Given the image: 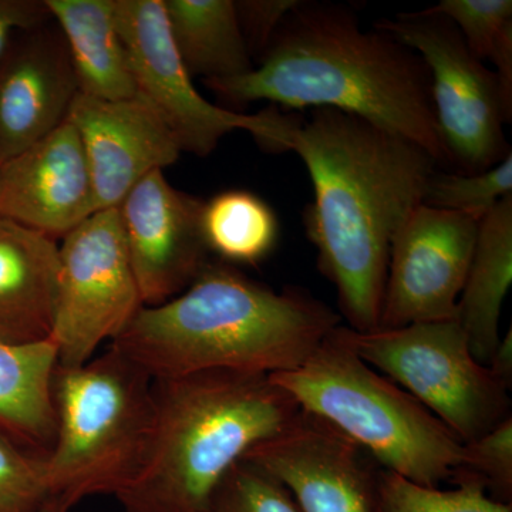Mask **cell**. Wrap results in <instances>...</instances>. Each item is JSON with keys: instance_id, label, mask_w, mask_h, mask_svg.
<instances>
[{"instance_id": "1", "label": "cell", "mask_w": 512, "mask_h": 512, "mask_svg": "<svg viewBox=\"0 0 512 512\" xmlns=\"http://www.w3.org/2000/svg\"><path fill=\"white\" fill-rule=\"evenodd\" d=\"M282 151H295L311 175L303 225L348 328L379 329L390 244L439 163L413 141L333 109L295 117Z\"/></svg>"}, {"instance_id": "2", "label": "cell", "mask_w": 512, "mask_h": 512, "mask_svg": "<svg viewBox=\"0 0 512 512\" xmlns=\"http://www.w3.org/2000/svg\"><path fill=\"white\" fill-rule=\"evenodd\" d=\"M204 84L232 104L271 101L291 110L352 114L450 167L426 63L384 30L360 28L342 6L303 0L251 72Z\"/></svg>"}, {"instance_id": "3", "label": "cell", "mask_w": 512, "mask_h": 512, "mask_svg": "<svg viewBox=\"0 0 512 512\" xmlns=\"http://www.w3.org/2000/svg\"><path fill=\"white\" fill-rule=\"evenodd\" d=\"M342 316L311 293L276 292L225 262H208L183 293L143 306L111 342L153 379L205 372H291Z\"/></svg>"}, {"instance_id": "4", "label": "cell", "mask_w": 512, "mask_h": 512, "mask_svg": "<svg viewBox=\"0 0 512 512\" xmlns=\"http://www.w3.org/2000/svg\"><path fill=\"white\" fill-rule=\"evenodd\" d=\"M153 436L117 500L124 512H204L229 468L302 412L269 375L205 370L154 379Z\"/></svg>"}, {"instance_id": "5", "label": "cell", "mask_w": 512, "mask_h": 512, "mask_svg": "<svg viewBox=\"0 0 512 512\" xmlns=\"http://www.w3.org/2000/svg\"><path fill=\"white\" fill-rule=\"evenodd\" d=\"M338 328L298 369L269 375L272 382L384 470L423 487L451 483L463 441L412 394L360 359Z\"/></svg>"}, {"instance_id": "6", "label": "cell", "mask_w": 512, "mask_h": 512, "mask_svg": "<svg viewBox=\"0 0 512 512\" xmlns=\"http://www.w3.org/2000/svg\"><path fill=\"white\" fill-rule=\"evenodd\" d=\"M53 402L56 439L45 458L49 500L72 510L92 495L123 493L153 436V377L110 346L82 366H57Z\"/></svg>"}, {"instance_id": "7", "label": "cell", "mask_w": 512, "mask_h": 512, "mask_svg": "<svg viewBox=\"0 0 512 512\" xmlns=\"http://www.w3.org/2000/svg\"><path fill=\"white\" fill-rule=\"evenodd\" d=\"M340 338L399 384L463 441L477 440L511 414L510 389L471 352L457 319L357 332Z\"/></svg>"}, {"instance_id": "8", "label": "cell", "mask_w": 512, "mask_h": 512, "mask_svg": "<svg viewBox=\"0 0 512 512\" xmlns=\"http://www.w3.org/2000/svg\"><path fill=\"white\" fill-rule=\"evenodd\" d=\"M376 28L426 63L450 167L457 173H483L511 153L504 124L510 123L512 116L505 109L497 77L470 52L450 20L421 10L380 20Z\"/></svg>"}, {"instance_id": "9", "label": "cell", "mask_w": 512, "mask_h": 512, "mask_svg": "<svg viewBox=\"0 0 512 512\" xmlns=\"http://www.w3.org/2000/svg\"><path fill=\"white\" fill-rule=\"evenodd\" d=\"M59 242L55 320L50 340L59 367L93 359L143 308L119 208L94 212Z\"/></svg>"}, {"instance_id": "10", "label": "cell", "mask_w": 512, "mask_h": 512, "mask_svg": "<svg viewBox=\"0 0 512 512\" xmlns=\"http://www.w3.org/2000/svg\"><path fill=\"white\" fill-rule=\"evenodd\" d=\"M116 12L137 94L160 114L183 153L210 156L235 130L248 131L266 150L282 151L293 116L275 109L238 113L202 97L175 50L163 0H116Z\"/></svg>"}, {"instance_id": "11", "label": "cell", "mask_w": 512, "mask_h": 512, "mask_svg": "<svg viewBox=\"0 0 512 512\" xmlns=\"http://www.w3.org/2000/svg\"><path fill=\"white\" fill-rule=\"evenodd\" d=\"M480 222L420 204L390 244L383 329L457 319Z\"/></svg>"}, {"instance_id": "12", "label": "cell", "mask_w": 512, "mask_h": 512, "mask_svg": "<svg viewBox=\"0 0 512 512\" xmlns=\"http://www.w3.org/2000/svg\"><path fill=\"white\" fill-rule=\"evenodd\" d=\"M245 460L279 481L301 512H376L379 464L328 421L302 412Z\"/></svg>"}, {"instance_id": "13", "label": "cell", "mask_w": 512, "mask_h": 512, "mask_svg": "<svg viewBox=\"0 0 512 512\" xmlns=\"http://www.w3.org/2000/svg\"><path fill=\"white\" fill-rule=\"evenodd\" d=\"M204 201L154 171L119 205L121 227L144 306L183 293L210 262L202 235Z\"/></svg>"}, {"instance_id": "14", "label": "cell", "mask_w": 512, "mask_h": 512, "mask_svg": "<svg viewBox=\"0 0 512 512\" xmlns=\"http://www.w3.org/2000/svg\"><path fill=\"white\" fill-rule=\"evenodd\" d=\"M66 121L79 134L92 180L94 210L119 208L148 174L180 158V144L140 94L99 100L77 94Z\"/></svg>"}, {"instance_id": "15", "label": "cell", "mask_w": 512, "mask_h": 512, "mask_svg": "<svg viewBox=\"0 0 512 512\" xmlns=\"http://www.w3.org/2000/svg\"><path fill=\"white\" fill-rule=\"evenodd\" d=\"M94 212L82 141L69 121L0 164V218L60 241Z\"/></svg>"}, {"instance_id": "16", "label": "cell", "mask_w": 512, "mask_h": 512, "mask_svg": "<svg viewBox=\"0 0 512 512\" xmlns=\"http://www.w3.org/2000/svg\"><path fill=\"white\" fill-rule=\"evenodd\" d=\"M77 94L59 29L40 26L10 42L0 60V164L62 126Z\"/></svg>"}, {"instance_id": "17", "label": "cell", "mask_w": 512, "mask_h": 512, "mask_svg": "<svg viewBox=\"0 0 512 512\" xmlns=\"http://www.w3.org/2000/svg\"><path fill=\"white\" fill-rule=\"evenodd\" d=\"M59 242L0 218V342L32 345L50 339Z\"/></svg>"}, {"instance_id": "18", "label": "cell", "mask_w": 512, "mask_h": 512, "mask_svg": "<svg viewBox=\"0 0 512 512\" xmlns=\"http://www.w3.org/2000/svg\"><path fill=\"white\" fill-rule=\"evenodd\" d=\"M45 2L69 50L79 93L99 100L136 96V80L117 22L116 0Z\"/></svg>"}, {"instance_id": "19", "label": "cell", "mask_w": 512, "mask_h": 512, "mask_svg": "<svg viewBox=\"0 0 512 512\" xmlns=\"http://www.w3.org/2000/svg\"><path fill=\"white\" fill-rule=\"evenodd\" d=\"M512 284V194L478 224L476 248L457 305L471 352L488 365L500 342L501 308Z\"/></svg>"}, {"instance_id": "20", "label": "cell", "mask_w": 512, "mask_h": 512, "mask_svg": "<svg viewBox=\"0 0 512 512\" xmlns=\"http://www.w3.org/2000/svg\"><path fill=\"white\" fill-rule=\"evenodd\" d=\"M57 365L56 345L50 339L32 345L0 342V429L42 457L56 439Z\"/></svg>"}, {"instance_id": "21", "label": "cell", "mask_w": 512, "mask_h": 512, "mask_svg": "<svg viewBox=\"0 0 512 512\" xmlns=\"http://www.w3.org/2000/svg\"><path fill=\"white\" fill-rule=\"evenodd\" d=\"M168 32L188 74L231 79L254 69L235 0H163Z\"/></svg>"}, {"instance_id": "22", "label": "cell", "mask_w": 512, "mask_h": 512, "mask_svg": "<svg viewBox=\"0 0 512 512\" xmlns=\"http://www.w3.org/2000/svg\"><path fill=\"white\" fill-rule=\"evenodd\" d=\"M201 227L210 254L232 266L261 264L281 234L274 208L247 190L222 191L204 201Z\"/></svg>"}, {"instance_id": "23", "label": "cell", "mask_w": 512, "mask_h": 512, "mask_svg": "<svg viewBox=\"0 0 512 512\" xmlns=\"http://www.w3.org/2000/svg\"><path fill=\"white\" fill-rule=\"evenodd\" d=\"M451 490L423 487L380 468L376 512H512L473 478H457Z\"/></svg>"}, {"instance_id": "24", "label": "cell", "mask_w": 512, "mask_h": 512, "mask_svg": "<svg viewBox=\"0 0 512 512\" xmlns=\"http://www.w3.org/2000/svg\"><path fill=\"white\" fill-rule=\"evenodd\" d=\"M512 194V153L483 173L431 175L423 204L466 215L480 222L504 197Z\"/></svg>"}, {"instance_id": "25", "label": "cell", "mask_w": 512, "mask_h": 512, "mask_svg": "<svg viewBox=\"0 0 512 512\" xmlns=\"http://www.w3.org/2000/svg\"><path fill=\"white\" fill-rule=\"evenodd\" d=\"M204 512H301L274 476L252 461H237L215 488Z\"/></svg>"}, {"instance_id": "26", "label": "cell", "mask_w": 512, "mask_h": 512, "mask_svg": "<svg viewBox=\"0 0 512 512\" xmlns=\"http://www.w3.org/2000/svg\"><path fill=\"white\" fill-rule=\"evenodd\" d=\"M45 458L0 429V512H40L49 500Z\"/></svg>"}, {"instance_id": "27", "label": "cell", "mask_w": 512, "mask_h": 512, "mask_svg": "<svg viewBox=\"0 0 512 512\" xmlns=\"http://www.w3.org/2000/svg\"><path fill=\"white\" fill-rule=\"evenodd\" d=\"M457 478H473L490 497L512 504V416L477 440L464 443Z\"/></svg>"}, {"instance_id": "28", "label": "cell", "mask_w": 512, "mask_h": 512, "mask_svg": "<svg viewBox=\"0 0 512 512\" xmlns=\"http://www.w3.org/2000/svg\"><path fill=\"white\" fill-rule=\"evenodd\" d=\"M423 12L450 20L481 62L490 59L501 37L512 29L511 0H441Z\"/></svg>"}, {"instance_id": "29", "label": "cell", "mask_w": 512, "mask_h": 512, "mask_svg": "<svg viewBox=\"0 0 512 512\" xmlns=\"http://www.w3.org/2000/svg\"><path fill=\"white\" fill-rule=\"evenodd\" d=\"M303 0H238L235 9L251 55L265 52L284 20Z\"/></svg>"}, {"instance_id": "30", "label": "cell", "mask_w": 512, "mask_h": 512, "mask_svg": "<svg viewBox=\"0 0 512 512\" xmlns=\"http://www.w3.org/2000/svg\"><path fill=\"white\" fill-rule=\"evenodd\" d=\"M52 19L45 0H0V60L16 30L28 32L45 26Z\"/></svg>"}, {"instance_id": "31", "label": "cell", "mask_w": 512, "mask_h": 512, "mask_svg": "<svg viewBox=\"0 0 512 512\" xmlns=\"http://www.w3.org/2000/svg\"><path fill=\"white\" fill-rule=\"evenodd\" d=\"M488 369L494 373L495 377L501 380L511 389L512 386V330L508 329L507 336L500 339L497 348H495L490 362H488Z\"/></svg>"}, {"instance_id": "32", "label": "cell", "mask_w": 512, "mask_h": 512, "mask_svg": "<svg viewBox=\"0 0 512 512\" xmlns=\"http://www.w3.org/2000/svg\"><path fill=\"white\" fill-rule=\"evenodd\" d=\"M40 512H70V510L55 500H47V503L43 505Z\"/></svg>"}]
</instances>
